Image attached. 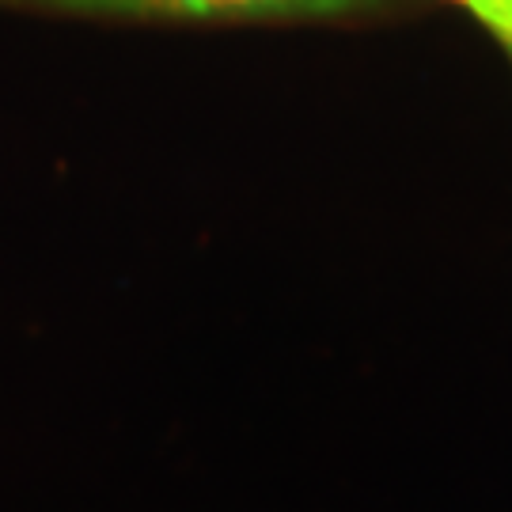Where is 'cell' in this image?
Returning a JSON list of instances; mask_svg holds the SVG:
<instances>
[{
	"label": "cell",
	"instance_id": "1",
	"mask_svg": "<svg viewBox=\"0 0 512 512\" xmlns=\"http://www.w3.org/2000/svg\"><path fill=\"white\" fill-rule=\"evenodd\" d=\"M16 12L103 19H334L391 0H0Z\"/></svg>",
	"mask_w": 512,
	"mask_h": 512
},
{
	"label": "cell",
	"instance_id": "2",
	"mask_svg": "<svg viewBox=\"0 0 512 512\" xmlns=\"http://www.w3.org/2000/svg\"><path fill=\"white\" fill-rule=\"evenodd\" d=\"M459 8H467L471 19H478L497 46L512 57V0H456Z\"/></svg>",
	"mask_w": 512,
	"mask_h": 512
}]
</instances>
